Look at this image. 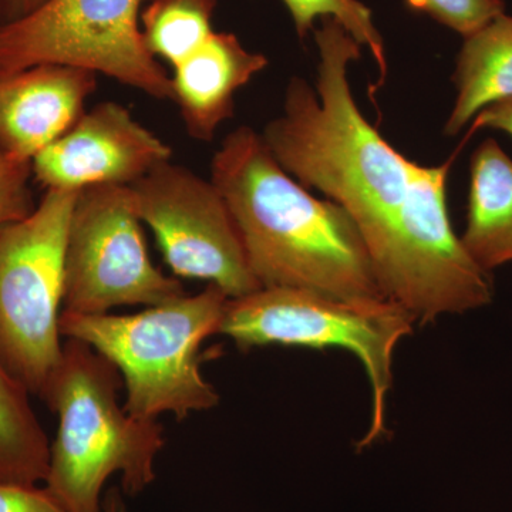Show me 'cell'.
Here are the masks:
<instances>
[{
	"instance_id": "cell-1",
	"label": "cell",
	"mask_w": 512,
	"mask_h": 512,
	"mask_svg": "<svg viewBox=\"0 0 512 512\" xmlns=\"http://www.w3.org/2000/svg\"><path fill=\"white\" fill-rule=\"evenodd\" d=\"M315 86L293 77L284 111L261 134L286 173L322 192L348 214L365 239L377 281H412L446 254L454 239L447 208L451 161L413 163L380 136L357 107L349 64L362 46L336 20L313 30Z\"/></svg>"
},
{
	"instance_id": "cell-2",
	"label": "cell",
	"mask_w": 512,
	"mask_h": 512,
	"mask_svg": "<svg viewBox=\"0 0 512 512\" xmlns=\"http://www.w3.org/2000/svg\"><path fill=\"white\" fill-rule=\"evenodd\" d=\"M211 181L237 221L261 288L349 302L387 299L355 221L286 173L261 134L247 126L229 133L212 158Z\"/></svg>"
},
{
	"instance_id": "cell-3",
	"label": "cell",
	"mask_w": 512,
	"mask_h": 512,
	"mask_svg": "<svg viewBox=\"0 0 512 512\" xmlns=\"http://www.w3.org/2000/svg\"><path fill=\"white\" fill-rule=\"evenodd\" d=\"M119 370L80 340L63 342V355L40 399L59 419L50 444L46 490L64 512H101L104 484L120 474L130 497L156 480L163 426L138 420L120 403Z\"/></svg>"
},
{
	"instance_id": "cell-4",
	"label": "cell",
	"mask_w": 512,
	"mask_h": 512,
	"mask_svg": "<svg viewBox=\"0 0 512 512\" xmlns=\"http://www.w3.org/2000/svg\"><path fill=\"white\" fill-rule=\"evenodd\" d=\"M220 286L208 284L130 315L60 316L63 338L80 340L119 370L127 413L138 420L174 414L184 420L220 403L214 384L201 372V346L220 330L228 302Z\"/></svg>"
},
{
	"instance_id": "cell-5",
	"label": "cell",
	"mask_w": 512,
	"mask_h": 512,
	"mask_svg": "<svg viewBox=\"0 0 512 512\" xmlns=\"http://www.w3.org/2000/svg\"><path fill=\"white\" fill-rule=\"evenodd\" d=\"M414 323L406 309L389 299L349 302L298 289L261 288L228 299L218 333L242 350L281 345L339 348L356 355L372 389L369 430L357 443L365 450L386 434L394 349L412 333Z\"/></svg>"
},
{
	"instance_id": "cell-6",
	"label": "cell",
	"mask_w": 512,
	"mask_h": 512,
	"mask_svg": "<svg viewBox=\"0 0 512 512\" xmlns=\"http://www.w3.org/2000/svg\"><path fill=\"white\" fill-rule=\"evenodd\" d=\"M76 197L46 190L28 217L0 225V362L39 399L63 355L64 254Z\"/></svg>"
},
{
	"instance_id": "cell-7",
	"label": "cell",
	"mask_w": 512,
	"mask_h": 512,
	"mask_svg": "<svg viewBox=\"0 0 512 512\" xmlns=\"http://www.w3.org/2000/svg\"><path fill=\"white\" fill-rule=\"evenodd\" d=\"M147 0H46L0 26V74L64 64L173 101L171 76L148 52L140 16Z\"/></svg>"
},
{
	"instance_id": "cell-8",
	"label": "cell",
	"mask_w": 512,
	"mask_h": 512,
	"mask_svg": "<svg viewBox=\"0 0 512 512\" xmlns=\"http://www.w3.org/2000/svg\"><path fill=\"white\" fill-rule=\"evenodd\" d=\"M133 188L77 192L64 254V313L103 315L120 306H156L185 295L148 252Z\"/></svg>"
},
{
	"instance_id": "cell-9",
	"label": "cell",
	"mask_w": 512,
	"mask_h": 512,
	"mask_svg": "<svg viewBox=\"0 0 512 512\" xmlns=\"http://www.w3.org/2000/svg\"><path fill=\"white\" fill-rule=\"evenodd\" d=\"M138 217L175 278L220 286L229 299L261 289L224 195L211 180L167 161L131 185Z\"/></svg>"
},
{
	"instance_id": "cell-10",
	"label": "cell",
	"mask_w": 512,
	"mask_h": 512,
	"mask_svg": "<svg viewBox=\"0 0 512 512\" xmlns=\"http://www.w3.org/2000/svg\"><path fill=\"white\" fill-rule=\"evenodd\" d=\"M171 158V147L134 119L126 107L104 101L84 111L62 137L37 154L32 173L46 190L131 187Z\"/></svg>"
},
{
	"instance_id": "cell-11",
	"label": "cell",
	"mask_w": 512,
	"mask_h": 512,
	"mask_svg": "<svg viewBox=\"0 0 512 512\" xmlns=\"http://www.w3.org/2000/svg\"><path fill=\"white\" fill-rule=\"evenodd\" d=\"M99 74L64 64H37L0 74V154L32 161L86 111Z\"/></svg>"
},
{
	"instance_id": "cell-12",
	"label": "cell",
	"mask_w": 512,
	"mask_h": 512,
	"mask_svg": "<svg viewBox=\"0 0 512 512\" xmlns=\"http://www.w3.org/2000/svg\"><path fill=\"white\" fill-rule=\"evenodd\" d=\"M268 66L234 33L214 32L200 49L175 64L173 101L190 137L211 141L221 124L234 116L235 94Z\"/></svg>"
},
{
	"instance_id": "cell-13",
	"label": "cell",
	"mask_w": 512,
	"mask_h": 512,
	"mask_svg": "<svg viewBox=\"0 0 512 512\" xmlns=\"http://www.w3.org/2000/svg\"><path fill=\"white\" fill-rule=\"evenodd\" d=\"M460 239L487 274L512 262V160L494 138L471 156L466 228Z\"/></svg>"
},
{
	"instance_id": "cell-14",
	"label": "cell",
	"mask_w": 512,
	"mask_h": 512,
	"mask_svg": "<svg viewBox=\"0 0 512 512\" xmlns=\"http://www.w3.org/2000/svg\"><path fill=\"white\" fill-rule=\"evenodd\" d=\"M457 96L444 134L457 136L491 104L512 99V16L497 18L464 37L453 74Z\"/></svg>"
},
{
	"instance_id": "cell-15",
	"label": "cell",
	"mask_w": 512,
	"mask_h": 512,
	"mask_svg": "<svg viewBox=\"0 0 512 512\" xmlns=\"http://www.w3.org/2000/svg\"><path fill=\"white\" fill-rule=\"evenodd\" d=\"M30 396L0 362V483L33 487L46 480L50 441Z\"/></svg>"
},
{
	"instance_id": "cell-16",
	"label": "cell",
	"mask_w": 512,
	"mask_h": 512,
	"mask_svg": "<svg viewBox=\"0 0 512 512\" xmlns=\"http://www.w3.org/2000/svg\"><path fill=\"white\" fill-rule=\"evenodd\" d=\"M218 0H147L140 16L148 52L175 66L214 33Z\"/></svg>"
},
{
	"instance_id": "cell-17",
	"label": "cell",
	"mask_w": 512,
	"mask_h": 512,
	"mask_svg": "<svg viewBox=\"0 0 512 512\" xmlns=\"http://www.w3.org/2000/svg\"><path fill=\"white\" fill-rule=\"evenodd\" d=\"M291 15L296 35L303 40L315 30L316 20L330 18L345 28L360 46L366 47L379 69V80L370 87L375 97L387 77V57L383 37L373 20V13L360 0H282Z\"/></svg>"
},
{
	"instance_id": "cell-18",
	"label": "cell",
	"mask_w": 512,
	"mask_h": 512,
	"mask_svg": "<svg viewBox=\"0 0 512 512\" xmlns=\"http://www.w3.org/2000/svg\"><path fill=\"white\" fill-rule=\"evenodd\" d=\"M406 5L463 37L505 12L504 0H406Z\"/></svg>"
},
{
	"instance_id": "cell-19",
	"label": "cell",
	"mask_w": 512,
	"mask_h": 512,
	"mask_svg": "<svg viewBox=\"0 0 512 512\" xmlns=\"http://www.w3.org/2000/svg\"><path fill=\"white\" fill-rule=\"evenodd\" d=\"M32 178V161L0 154V225L22 220L35 210Z\"/></svg>"
},
{
	"instance_id": "cell-20",
	"label": "cell",
	"mask_w": 512,
	"mask_h": 512,
	"mask_svg": "<svg viewBox=\"0 0 512 512\" xmlns=\"http://www.w3.org/2000/svg\"><path fill=\"white\" fill-rule=\"evenodd\" d=\"M0 512H64L46 488L0 483Z\"/></svg>"
},
{
	"instance_id": "cell-21",
	"label": "cell",
	"mask_w": 512,
	"mask_h": 512,
	"mask_svg": "<svg viewBox=\"0 0 512 512\" xmlns=\"http://www.w3.org/2000/svg\"><path fill=\"white\" fill-rule=\"evenodd\" d=\"M478 128L504 131L512 137V99L485 107L474 117L473 131Z\"/></svg>"
},
{
	"instance_id": "cell-22",
	"label": "cell",
	"mask_w": 512,
	"mask_h": 512,
	"mask_svg": "<svg viewBox=\"0 0 512 512\" xmlns=\"http://www.w3.org/2000/svg\"><path fill=\"white\" fill-rule=\"evenodd\" d=\"M45 2L46 0H0V26L25 18Z\"/></svg>"
},
{
	"instance_id": "cell-23",
	"label": "cell",
	"mask_w": 512,
	"mask_h": 512,
	"mask_svg": "<svg viewBox=\"0 0 512 512\" xmlns=\"http://www.w3.org/2000/svg\"><path fill=\"white\" fill-rule=\"evenodd\" d=\"M123 490L117 485L110 487L103 495L101 512H128Z\"/></svg>"
}]
</instances>
